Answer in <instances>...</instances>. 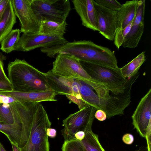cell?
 <instances>
[{
  "label": "cell",
  "mask_w": 151,
  "mask_h": 151,
  "mask_svg": "<svg viewBox=\"0 0 151 151\" xmlns=\"http://www.w3.org/2000/svg\"><path fill=\"white\" fill-rule=\"evenodd\" d=\"M92 0L97 17L98 31L106 38L113 40L116 31L117 12L106 8Z\"/></svg>",
  "instance_id": "7c38bea8"
},
{
  "label": "cell",
  "mask_w": 151,
  "mask_h": 151,
  "mask_svg": "<svg viewBox=\"0 0 151 151\" xmlns=\"http://www.w3.org/2000/svg\"><path fill=\"white\" fill-rule=\"evenodd\" d=\"M85 132L83 131H79L76 132L75 134V137L76 139L79 141H81L84 137Z\"/></svg>",
  "instance_id": "836d02e7"
},
{
  "label": "cell",
  "mask_w": 151,
  "mask_h": 151,
  "mask_svg": "<svg viewBox=\"0 0 151 151\" xmlns=\"http://www.w3.org/2000/svg\"><path fill=\"white\" fill-rule=\"evenodd\" d=\"M60 50L61 53L72 56L80 61L119 68L114 51L91 40L68 42L61 45Z\"/></svg>",
  "instance_id": "7a4b0ae2"
},
{
  "label": "cell",
  "mask_w": 151,
  "mask_h": 151,
  "mask_svg": "<svg viewBox=\"0 0 151 151\" xmlns=\"http://www.w3.org/2000/svg\"><path fill=\"white\" fill-rule=\"evenodd\" d=\"M134 151H151V150L147 146H142L140 147Z\"/></svg>",
  "instance_id": "e575fe53"
},
{
  "label": "cell",
  "mask_w": 151,
  "mask_h": 151,
  "mask_svg": "<svg viewBox=\"0 0 151 151\" xmlns=\"http://www.w3.org/2000/svg\"><path fill=\"white\" fill-rule=\"evenodd\" d=\"M6 59V57L0 52V81L10 82L4 69L3 61Z\"/></svg>",
  "instance_id": "4316f807"
},
{
  "label": "cell",
  "mask_w": 151,
  "mask_h": 151,
  "mask_svg": "<svg viewBox=\"0 0 151 151\" xmlns=\"http://www.w3.org/2000/svg\"><path fill=\"white\" fill-rule=\"evenodd\" d=\"M0 122H4L3 119H2L1 117L0 116Z\"/></svg>",
  "instance_id": "74e56055"
},
{
  "label": "cell",
  "mask_w": 151,
  "mask_h": 151,
  "mask_svg": "<svg viewBox=\"0 0 151 151\" xmlns=\"http://www.w3.org/2000/svg\"><path fill=\"white\" fill-rule=\"evenodd\" d=\"M0 116L6 123H15L14 114L9 104L0 103Z\"/></svg>",
  "instance_id": "603a6c76"
},
{
  "label": "cell",
  "mask_w": 151,
  "mask_h": 151,
  "mask_svg": "<svg viewBox=\"0 0 151 151\" xmlns=\"http://www.w3.org/2000/svg\"><path fill=\"white\" fill-rule=\"evenodd\" d=\"M11 143L12 146L13 151H20V148L17 145L12 143Z\"/></svg>",
  "instance_id": "d590c367"
},
{
  "label": "cell",
  "mask_w": 151,
  "mask_h": 151,
  "mask_svg": "<svg viewBox=\"0 0 151 151\" xmlns=\"http://www.w3.org/2000/svg\"><path fill=\"white\" fill-rule=\"evenodd\" d=\"M56 130L54 129L49 128L47 129V134L50 138H55L56 136Z\"/></svg>",
  "instance_id": "d6a6232c"
},
{
  "label": "cell",
  "mask_w": 151,
  "mask_h": 151,
  "mask_svg": "<svg viewBox=\"0 0 151 151\" xmlns=\"http://www.w3.org/2000/svg\"><path fill=\"white\" fill-rule=\"evenodd\" d=\"M0 151H6L1 142H0Z\"/></svg>",
  "instance_id": "8d00e7d4"
},
{
  "label": "cell",
  "mask_w": 151,
  "mask_h": 151,
  "mask_svg": "<svg viewBox=\"0 0 151 151\" xmlns=\"http://www.w3.org/2000/svg\"><path fill=\"white\" fill-rule=\"evenodd\" d=\"M30 1L33 11L39 19L43 18L62 23L66 21L71 10L69 0H30Z\"/></svg>",
  "instance_id": "8992f818"
},
{
  "label": "cell",
  "mask_w": 151,
  "mask_h": 151,
  "mask_svg": "<svg viewBox=\"0 0 151 151\" xmlns=\"http://www.w3.org/2000/svg\"><path fill=\"white\" fill-rule=\"evenodd\" d=\"M98 4L108 9L117 12L122 5L116 0H94Z\"/></svg>",
  "instance_id": "484cf974"
},
{
  "label": "cell",
  "mask_w": 151,
  "mask_h": 151,
  "mask_svg": "<svg viewBox=\"0 0 151 151\" xmlns=\"http://www.w3.org/2000/svg\"><path fill=\"white\" fill-rule=\"evenodd\" d=\"M140 1H127L122 5L116 14V31L124 28L132 21L136 15Z\"/></svg>",
  "instance_id": "2e32d148"
},
{
  "label": "cell",
  "mask_w": 151,
  "mask_h": 151,
  "mask_svg": "<svg viewBox=\"0 0 151 151\" xmlns=\"http://www.w3.org/2000/svg\"><path fill=\"white\" fill-rule=\"evenodd\" d=\"M81 65L90 77L104 85L113 94L124 92L127 78L122 74L120 68L80 61Z\"/></svg>",
  "instance_id": "5b68a950"
},
{
  "label": "cell",
  "mask_w": 151,
  "mask_h": 151,
  "mask_svg": "<svg viewBox=\"0 0 151 151\" xmlns=\"http://www.w3.org/2000/svg\"><path fill=\"white\" fill-rule=\"evenodd\" d=\"M16 23L11 0H10L5 11L0 15V43L12 29Z\"/></svg>",
  "instance_id": "e0dca14e"
},
{
  "label": "cell",
  "mask_w": 151,
  "mask_h": 151,
  "mask_svg": "<svg viewBox=\"0 0 151 151\" xmlns=\"http://www.w3.org/2000/svg\"><path fill=\"white\" fill-rule=\"evenodd\" d=\"M20 29H12L1 42L0 49L8 53L14 50L20 51Z\"/></svg>",
  "instance_id": "ffe728a7"
},
{
  "label": "cell",
  "mask_w": 151,
  "mask_h": 151,
  "mask_svg": "<svg viewBox=\"0 0 151 151\" xmlns=\"http://www.w3.org/2000/svg\"><path fill=\"white\" fill-rule=\"evenodd\" d=\"M51 70L55 75L83 81L96 92L100 91L103 87L101 83L90 77L82 67L79 60L67 54H58Z\"/></svg>",
  "instance_id": "277c9868"
},
{
  "label": "cell",
  "mask_w": 151,
  "mask_h": 151,
  "mask_svg": "<svg viewBox=\"0 0 151 151\" xmlns=\"http://www.w3.org/2000/svg\"><path fill=\"white\" fill-rule=\"evenodd\" d=\"M61 149L62 151H84L81 141L76 139L65 140Z\"/></svg>",
  "instance_id": "d4e9b609"
},
{
  "label": "cell",
  "mask_w": 151,
  "mask_h": 151,
  "mask_svg": "<svg viewBox=\"0 0 151 151\" xmlns=\"http://www.w3.org/2000/svg\"><path fill=\"white\" fill-rule=\"evenodd\" d=\"M132 124L139 135L145 138L151 149V89L141 99L132 116Z\"/></svg>",
  "instance_id": "ba28073f"
},
{
  "label": "cell",
  "mask_w": 151,
  "mask_h": 151,
  "mask_svg": "<svg viewBox=\"0 0 151 151\" xmlns=\"http://www.w3.org/2000/svg\"><path fill=\"white\" fill-rule=\"evenodd\" d=\"M96 109L89 105L82 109L70 115L64 119V128L61 133L65 140L76 139L75 133L79 131L85 132L92 129Z\"/></svg>",
  "instance_id": "52a82bcc"
},
{
  "label": "cell",
  "mask_w": 151,
  "mask_h": 151,
  "mask_svg": "<svg viewBox=\"0 0 151 151\" xmlns=\"http://www.w3.org/2000/svg\"><path fill=\"white\" fill-rule=\"evenodd\" d=\"M145 1V0L140 1L136 15L132 21L130 30L122 45L123 47L135 48L140 41L144 30Z\"/></svg>",
  "instance_id": "4fadbf2b"
},
{
  "label": "cell",
  "mask_w": 151,
  "mask_h": 151,
  "mask_svg": "<svg viewBox=\"0 0 151 151\" xmlns=\"http://www.w3.org/2000/svg\"><path fill=\"white\" fill-rule=\"evenodd\" d=\"M40 33L63 37L66 30V21L61 23L46 19L43 18L40 19Z\"/></svg>",
  "instance_id": "ac0fdd59"
},
{
  "label": "cell",
  "mask_w": 151,
  "mask_h": 151,
  "mask_svg": "<svg viewBox=\"0 0 151 151\" xmlns=\"http://www.w3.org/2000/svg\"><path fill=\"white\" fill-rule=\"evenodd\" d=\"M94 116L97 119L101 121H104L107 118L106 113L104 111L100 109H98L96 111Z\"/></svg>",
  "instance_id": "f546056e"
},
{
  "label": "cell",
  "mask_w": 151,
  "mask_h": 151,
  "mask_svg": "<svg viewBox=\"0 0 151 151\" xmlns=\"http://www.w3.org/2000/svg\"><path fill=\"white\" fill-rule=\"evenodd\" d=\"M122 140L125 144L131 145L133 143L134 141V136L131 134L127 133L123 136Z\"/></svg>",
  "instance_id": "4dcf8cb0"
},
{
  "label": "cell",
  "mask_w": 151,
  "mask_h": 151,
  "mask_svg": "<svg viewBox=\"0 0 151 151\" xmlns=\"http://www.w3.org/2000/svg\"><path fill=\"white\" fill-rule=\"evenodd\" d=\"M10 0H2L0 2V15L5 11Z\"/></svg>",
  "instance_id": "1f68e13d"
},
{
  "label": "cell",
  "mask_w": 151,
  "mask_h": 151,
  "mask_svg": "<svg viewBox=\"0 0 151 151\" xmlns=\"http://www.w3.org/2000/svg\"><path fill=\"white\" fill-rule=\"evenodd\" d=\"M65 96L70 101L77 104L79 110L82 109L88 105L86 104L82 99H78L74 96L69 95H66Z\"/></svg>",
  "instance_id": "83f0119b"
},
{
  "label": "cell",
  "mask_w": 151,
  "mask_h": 151,
  "mask_svg": "<svg viewBox=\"0 0 151 151\" xmlns=\"http://www.w3.org/2000/svg\"><path fill=\"white\" fill-rule=\"evenodd\" d=\"M8 78L13 91L32 92L52 90L45 73L39 71L24 60L16 59L8 65Z\"/></svg>",
  "instance_id": "6da1fadb"
},
{
  "label": "cell",
  "mask_w": 151,
  "mask_h": 151,
  "mask_svg": "<svg viewBox=\"0 0 151 151\" xmlns=\"http://www.w3.org/2000/svg\"><path fill=\"white\" fill-rule=\"evenodd\" d=\"M2 0H0V2Z\"/></svg>",
  "instance_id": "f35d334b"
},
{
  "label": "cell",
  "mask_w": 151,
  "mask_h": 151,
  "mask_svg": "<svg viewBox=\"0 0 151 151\" xmlns=\"http://www.w3.org/2000/svg\"><path fill=\"white\" fill-rule=\"evenodd\" d=\"M14 14L19 19L21 32L29 35L39 33L40 21L33 11L30 0H11Z\"/></svg>",
  "instance_id": "9c48e42d"
},
{
  "label": "cell",
  "mask_w": 151,
  "mask_h": 151,
  "mask_svg": "<svg viewBox=\"0 0 151 151\" xmlns=\"http://www.w3.org/2000/svg\"><path fill=\"white\" fill-rule=\"evenodd\" d=\"M13 88L10 82L0 81V91H12Z\"/></svg>",
  "instance_id": "f1b7e54d"
},
{
  "label": "cell",
  "mask_w": 151,
  "mask_h": 151,
  "mask_svg": "<svg viewBox=\"0 0 151 151\" xmlns=\"http://www.w3.org/2000/svg\"><path fill=\"white\" fill-rule=\"evenodd\" d=\"M0 132L5 134L10 142L18 145L20 148L22 134V127L20 124H13L0 122Z\"/></svg>",
  "instance_id": "d6986e66"
},
{
  "label": "cell",
  "mask_w": 151,
  "mask_h": 151,
  "mask_svg": "<svg viewBox=\"0 0 151 151\" xmlns=\"http://www.w3.org/2000/svg\"><path fill=\"white\" fill-rule=\"evenodd\" d=\"M45 74L49 87L57 95H71L82 99L79 92L80 80L55 75L51 70Z\"/></svg>",
  "instance_id": "8fae6325"
},
{
  "label": "cell",
  "mask_w": 151,
  "mask_h": 151,
  "mask_svg": "<svg viewBox=\"0 0 151 151\" xmlns=\"http://www.w3.org/2000/svg\"><path fill=\"white\" fill-rule=\"evenodd\" d=\"M51 126V122L42 105L40 103H35L30 135L20 151H50L47 129Z\"/></svg>",
  "instance_id": "3957f363"
},
{
  "label": "cell",
  "mask_w": 151,
  "mask_h": 151,
  "mask_svg": "<svg viewBox=\"0 0 151 151\" xmlns=\"http://www.w3.org/2000/svg\"><path fill=\"white\" fill-rule=\"evenodd\" d=\"M74 8L80 17L82 25L94 31L99 30L92 0H73Z\"/></svg>",
  "instance_id": "5bb4252c"
},
{
  "label": "cell",
  "mask_w": 151,
  "mask_h": 151,
  "mask_svg": "<svg viewBox=\"0 0 151 151\" xmlns=\"http://www.w3.org/2000/svg\"><path fill=\"white\" fill-rule=\"evenodd\" d=\"M81 142L84 151H105L99 142L98 135L92 129L85 132V137Z\"/></svg>",
  "instance_id": "7402d4cb"
},
{
  "label": "cell",
  "mask_w": 151,
  "mask_h": 151,
  "mask_svg": "<svg viewBox=\"0 0 151 151\" xmlns=\"http://www.w3.org/2000/svg\"><path fill=\"white\" fill-rule=\"evenodd\" d=\"M145 52H142L131 61L120 68L123 76L126 78H130L138 72L146 60Z\"/></svg>",
  "instance_id": "44dd1931"
},
{
  "label": "cell",
  "mask_w": 151,
  "mask_h": 151,
  "mask_svg": "<svg viewBox=\"0 0 151 151\" xmlns=\"http://www.w3.org/2000/svg\"><path fill=\"white\" fill-rule=\"evenodd\" d=\"M132 22V21L124 28L116 31L114 40V44L117 49H119L124 43L127 35L130 30Z\"/></svg>",
  "instance_id": "cb8c5ba5"
},
{
  "label": "cell",
  "mask_w": 151,
  "mask_h": 151,
  "mask_svg": "<svg viewBox=\"0 0 151 151\" xmlns=\"http://www.w3.org/2000/svg\"><path fill=\"white\" fill-rule=\"evenodd\" d=\"M68 42L63 37L40 33L23 34L20 37V51L27 52L40 47L49 48Z\"/></svg>",
  "instance_id": "30bf717a"
},
{
  "label": "cell",
  "mask_w": 151,
  "mask_h": 151,
  "mask_svg": "<svg viewBox=\"0 0 151 151\" xmlns=\"http://www.w3.org/2000/svg\"><path fill=\"white\" fill-rule=\"evenodd\" d=\"M0 94L11 97L22 102L40 103L57 101L55 98L57 95L52 90L26 92L0 91Z\"/></svg>",
  "instance_id": "9a60e30c"
}]
</instances>
